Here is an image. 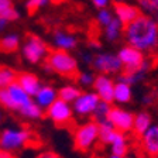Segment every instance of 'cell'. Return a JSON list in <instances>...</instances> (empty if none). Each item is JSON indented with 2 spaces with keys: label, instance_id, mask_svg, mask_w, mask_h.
<instances>
[{
  "label": "cell",
  "instance_id": "obj_13",
  "mask_svg": "<svg viewBox=\"0 0 158 158\" xmlns=\"http://www.w3.org/2000/svg\"><path fill=\"white\" fill-rule=\"evenodd\" d=\"M113 11H114V17L123 24V26H127L131 21H134L140 14V9L138 6H134V4H130L127 2H122V3H114L113 4Z\"/></svg>",
  "mask_w": 158,
  "mask_h": 158
},
{
  "label": "cell",
  "instance_id": "obj_11",
  "mask_svg": "<svg viewBox=\"0 0 158 158\" xmlns=\"http://www.w3.org/2000/svg\"><path fill=\"white\" fill-rule=\"evenodd\" d=\"M113 90H114V81L109 75L99 73L96 75L93 82V92L99 96L100 100L107 103L113 102Z\"/></svg>",
  "mask_w": 158,
  "mask_h": 158
},
{
  "label": "cell",
  "instance_id": "obj_37",
  "mask_svg": "<svg viewBox=\"0 0 158 158\" xmlns=\"http://www.w3.org/2000/svg\"><path fill=\"white\" fill-rule=\"evenodd\" d=\"M0 158H14V155L11 154V152H7L0 148Z\"/></svg>",
  "mask_w": 158,
  "mask_h": 158
},
{
  "label": "cell",
  "instance_id": "obj_32",
  "mask_svg": "<svg viewBox=\"0 0 158 158\" xmlns=\"http://www.w3.org/2000/svg\"><path fill=\"white\" fill-rule=\"evenodd\" d=\"M49 3H51L49 0H26V9L30 14H33L38 11L40 9L48 6Z\"/></svg>",
  "mask_w": 158,
  "mask_h": 158
},
{
  "label": "cell",
  "instance_id": "obj_9",
  "mask_svg": "<svg viewBox=\"0 0 158 158\" xmlns=\"http://www.w3.org/2000/svg\"><path fill=\"white\" fill-rule=\"evenodd\" d=\"M99 102L100 99L95 92H82L72 103L73 114L78 117H90Z\"/></svg>",
  "mask_w": 158,
  "mask_h": 158
},
{
  "label": "cell",
  "instance_id": "obj_17",
  "mask_svg": "<svg viewBox=\"0 0 158 158\" xmlns=\"http://www.w3.org/2000/svg\"><path fill=\"white\" fill-rule=\"evenodd\" d=\"M16 82L19 83V85L24 89V92H26L27 95H30L31 98L35 96V93L38 92V89L41 88V85H43L38 76H37L35 73H31V72L17 73Z\"/></svg>",
  "mask_w": 158,
  "mask_h": 158
},
{
  "label": "cell",
  "instance_id": "obj_3",
  "mask_svg": "<svg viewBox=\"0 0 158 158\" xmlns=\"http://www.w3.org/2000/svg\"><path fill=\"white\" fill-rule=\"evenodd\" d=\"M45 62L51 68L52 73H58L65 78H76L79 72L78 59L68 51H62V49L49 51Z\"/></svg>",
  "mask_w": 158,
  "mask_h": 158
},
{
  "label": "cell",
  "instance_id": "obj_26",
  "mask_svg": "<svg viewBox=\"0 0 158 158\" xmlns=\"http://www.w3.org/2000/svg\"><path fill=\"white\" fill-rule=\"evenodd\" d=\"M17 78V72L13 68H9L6 65H0V89L9 86L13 83Z\"/></svg>",
  "mask_w": 158,
  "mask_h": 158
},
{
  "label": "cell",
  "instance_id": "obj_2",
  "mask_svg": "<svg viewBox=\"0 0 158 158\" xmlns=\"http://www.w3.org/2000/svg\"><path fill=\"white\" fill-rule=\"evenodd\" d=\"M34 138V133L27 127H4L0 130V148L7 152L23 150Z\"/></svg>",
  "mask_w": 158,
  "mask_h": 158
},
{
  "label": "cell",
  "instance_id": "obj_24",
  "mask_svg": "<svg viewBox=\"0 0 158 158\" xmlns=\"http://www.w3.org/2000/svg\"><path fill=\"white\" fill-rule=\"evenodd\" d=\"M152 124V117L151 114L145 110L138 112L137 114H134V123H133V131L137 135H141L145 130H148V127Z\"/></svg>",
  "mask_w": 158,
  "mask_h": 158
},
{
  "label": "cell",
  "instance_id": "obj_36",
  "mask_svg": "<svg viewBox=\"0 0 158 158\" xmlns=\"http://www.w3.org/2000/svg\"><path fill=\"white\" fill-rule=\"evenodd\" d=\"M35 158H62V157H59L58 154H55L52 151H43V152H40Z\"/></svg>",
  "mask_w": 158,
  "mask_h": 158
},
{
  "label": "cell",
  "instance_id": "obj_4",
  "mask_svg": "<svg viewBox=\"0 0 158 158\" xmlns=\"http://www.w3.org/2000/svg\"><path fill=\"white\" fill-rule=\"evenodd\" d=\"M73 145L78 151H90L99 143V124L95 120H89L73 130Z\"/></svg>",
  "mask_w": 158,
  "mask_h": 158
},
{
  "label": "cell",
  "instance_id": "obj_14",
  "mask_svg": "<svg viewBox=\"0 0 158 158\" xmlns=\"http://www.w3.org/2000/svg\"><path fill=\"white\" fill-rule=\"evenodd\" d=\"M52 45L55 47V49H62V51L71 52L72 49L78 47V37L64 30H55L52 34Z\"/></svg>",
  "mask_w": 158,
  "mask_h": 158
},
{
  "label": "cell",
  "instance_id": "obj_33",
  "mask_svg": "<svg viewBox=\"0 0 158 158\" xmlns=\"http://www.w3.org/2000/svg\"><path fill=\"white\" fill-rule=\"evenodd\" d=\"M93 58H95V54H93L92 51H82V52H81V61H82L86 66H92Z\"/></svg>",
  "mask_w": 158,
  "mask_h": 158
},
{
  "label": "cell",
  "instance_id": "obj_21",
  "mask_svg": "<svg viewBox=\"0 0 158 158\" xmlns=\"http://www.w3.org/2000/svg\"><path fill=\"white\" fill-rule=\"evenodd\" d=\"M21 47V37L17 33H7L0 37V51L7 54L16 52Z\"/></svg>",
  "mask_w": 158,
  "mask_h": 158
},
{
  "label": "cell",
  "instance_id": "obj_8",
  "mask_svg": "<svg viewBox=\"0 0 158 158\" xmlns=\"http://www.w3.org/2000/svg\"><path fill=\"white\" fill-rule=\"evenodd\" d=\"M45 114L54 124L66 126L72 122V118H73L72 105L64 102L61 99H56L55 102L45 110Z\"/></svg>",
  "mask_w": 158,
  "mask_h": 158
},
{
  "label": "cell",
  "instance_id": "obj_44",
  "mask_svg": "<svg viewBox=\"0 0 158 158\" xmlns=\"http://www.w3.org/2000/svg\"><path fill=\"white\" fill-rule=\"evenodd\" d=\"M114 3H122V2H127V0H113Z\"/></svg>",
  "mask_w": 158,
  "mask_h": 158
},
{
  "label": "cell",
  "instance_id": "obj_41",
  "mask_svg": "<svg viewBox=\"0 0 158 158\" xmlns=\"http://www.w3.org/2000/svg\"><path fill=\"white\" fill-rule=\"evenodd\" d=\"M89 47H90V48H92V47L93 48H99L100 45H99V43H95V41L92 43V41H90V43H89Z\"/></svg>",
  "mask_w": 158,
  "mask_h": 158
},
{
  "label": "cell",
  "instance_id": "obj_12",
  "mask_svg": "<svg viewBox=\"0 0 158 158\" xmlns=\"http://www.w3.org/2000/svg\"><path fill=\"white\" fill-rule=\"evenodd\" d=\"M140 143H141L143 151L152 158L158 157V124L152 123L148 130H145L140 135Z\"/></svg>",
  "mask_w": 158,
  "mask_h": 158
},
{
  "label": "cell",
  "instance_id": "obj_10",
  "mask_svg": "<svg viewBox=\"0 0 158 158\" xmlns=\"http://www.w3.org/2000/svg\"><path fill=\"white\" fill-rule=\"evenodd\" d=\"M107 120L113 124V127L120 133H130L133 131V123H134V114L122 107L110 109Z\"/></svg>",
  "mask_w": 158,
  "mask_h": 158
},
{
  "label": "cell",
  "instance_id": "obj_19",
  "mask_svg": "<svg viewBox=\"0 0 158 158\" xmlns=\"http://www.w3.org/2000/svg\"><path fill=\"white\" fill-rule=\"evenodd\" d=\"M133 98V89L128 83L124 82H114V90H113V102L118 103V105H126L130 103Z\"/></svg>",
  "mask_w": 158,
  "mask_h": 158
},
{
  "label": "cell",
  "instance_id": "obj_39",
  "mask_svg": "<svg viewBox=\"0 0 158 158\" xmlns=\"http://www.w3.org/2000/svg\"><path fill=\"white\" fill-rule=\"evenodd\" d=\"M52 4H62V3H65L66 0H49Z\"/></svg>",
  "mask_w": 158,
  "mask_h": 158
},
{
  "label": "cell",
  "instance_id": "obj_16",
  "mask_svg": "<svg viewBox=\"0 0 158 158\" xmlns=\"http://www.w3.org/2000/svg\"><path fill=\"white\" fill-rule=\"evenodd\" d=\"M6 92L7 96L10 99V103H11V107H13V112H17L21 106H24L27 102L31 100V96L27 95L24 92V89L19 85V83L14 81L13 83H10L9 86H6Z\"/></svg>",
  "mask_w": 158,
  "mask_h": 158
},
{
  "label": "cell",
  "instance_id": "obj_1",
  "mask_svg": "<svg viewBox=\"0 0 158 158\" xmlns=\"http://www.w3.org/2000/svg\"><path fill=\"white\" fill-rule=\"evenodd\" d=\"M123 35L127 45L141 52H152L158 48V23L151 16L141 13L134 21L124 26Z\"/></svg>",
  "mask_w": 158,
  "mask_h": 158
},
{
  "label": "cell",
  "instance_id": "obj_6",
  "mask_svg": "<svg viewBox=\"0 0 158 158\" xmlns=\"http://www.w3.org/2000/svg\"><path fill=\"white\" fill-rule=\"evenodd\" d=\"M118 61L122 64V72H135L145 61L144 52L130 45H124L117 51Z\"/></svg>",
  "mask_w": 158,
  "mask_h": 158
},
{
  "label": "cell",
  "instance_id": "obj_38",
  "mask_svg": "<svg viewBox=\"0 0 158 158\" xmlns=\"http://www.w3.org/2000/svg\"><path fill=\"white\" fill-rule=\"evenodd\" d=\"M7 26H9V23H7L6 20H3V19H0V33H3L4 30L7 28Z\"/></svg>",
  "mask_w": 158,
  "mask_h": 158
},
{
  "label": "cell",
  "instance_id": "obj_29",
  "mask_svg": "<svg viewBox=\"0 0 158 158\" xmlns=\"http://www.w3.org/2000/svg\"><path fill=\"white\" fill-rule=\"evenodd\" d=\"M137 6L143 14L152 16L158 11V0H138Z\"/></svg>",
  "mask_w": 158,
  "mask_h": 158
},
{
  "label": "cell",
  "instance_id": "obj_30",
  "mask_svg": "<svg viewBox=\"0 0 158 158\" xmlns=\"http://www.w3.org/2000/svg\"><path fill=\"white\" fill-rule=\"evenodd\" d=\"M96 75L92 72V71H81L76 75V82L79 83L83 88H89V86H93V82H95Z\"/></svg>",
  "mask_w": 158,
  "mask_h": 158
},
{
  "label": "cell",
  "instance_id": "obj_42",
  "mask_svg": "<svg viewBox=\"0 0 158 158\" xmlns=\"http://www.w3.org/2000/svg\"><path fill=\"white\" fill-rule=\"evenodd\" d=\"M3 118H4V113H3V110L0 109V124L3 123Z\"/></svg>",
  "mask_w": 158,
  "mask_h": 158
},
{
  "label": "cell",
  "instance_id": "obj_40",
  "mask_svg": "<svg viewBox=\"0 0 158 158\" xmlns=\"http://www.w3.org/2000/svg\"><path fill=\"white\" fill-rule=\"evenodd\" d=\"M107 158H128L127 155H114V154H110Z\"/></svg>",
  "mask_w": 158,
  "mask_h": 158
},
{
  "label": "cell",
  "instance_id": "obj_5",
  "mask_svg": "<svg viewBox=\"0 0 158 158\" xmlns=\"http://www.w3.org/2000/svg\"><path fill=\"white\" fill-rule=\"evenodd\" d=\"M20 48H21L23 58L28 64H33V65L44 62L49 54V48L47 45V43L35 34H28L24 38Z\"/></svg>",
  "mask_w": 158,
  "mask_h": 158
},
{
  "label": "cell",
  "instance_id": "obj_18",
  "mask_svg": "<svg viewBox=\"0 0 158 158\" xmlns=\"http://www.w3.org/2000/svg\"><path fill=\"white\" fill-rule=\"evenodd\" d=\"M98 124H99V143L100 144L112 145L118 138V135L122 134L113 127V124L109 120H103V122L98 123Z\"/></svg>",
  "mask_w": 158,
  "mask_h": 158
},
{
  "label": "cell",
  "instance_id": "obj_35",
  "mask_svg": "<svg viewBox=\"0 0 158 158\" xmlns=\"http://www.w3.org/2000/svg\"><path fill=\"white\" fill-rule=\"evenodd\" d=\"M154 102H155V98H154V95H152V93H145V95H143L141 103L144 106H150V105H152Z\"/></svg>",
  "mask_w": 158,
  "mask_h": 158
},
{
  "label": "cell",
  "instance_id": "obj_28",
  "mask_svg": "<svg viewBox=\"0 0 158 158\" xmlns=\"http://www.w3.org/2000/svg\"><path fill=\"white\" fill-rule=\"evenodd\" d=\"M110 109H112V103H107V102L100 100V102L98 103V106H96L93 114H92L93 120H95L96 123H100V122H103V120H107V116H109Z\"/></svg>",
  "mask_w": 158,
  "mask_h": 158
},
{
  "label": "cell",
  "instance_id": "obj_34",
  "mask_svg": "<svg viewBox=\"0 0 158 158\" xmlns=\"http://www.w3.org/2000/svg\"><path fill=\"white\" fill-rule=\"evenodd\" d=\"M92 2V4L96 7L98 10L100 9H107L109 6H110V3H112V0H90Z\"/></svg>",
  "mask_w": 158,
  "mask_h": 158
},
{
  "label": "cell",
  "instance_id": "obj_7",
  "mask_svg": "<svg viewBox=\"0 0 158 158\" xmlns=\"http://www.w3.org/2000/svg\"><path fill=\"white\" fill-rule=\"evenodd\" d=\"M92 68L96 72L103 75H114L122 72V64L118 61L117 54L114 52H98L95 54Z\"/></svg>",
  "mask_w": 158,
  "mask_h": 158
},
{
  "label": "cell",
  "instance_id": "obj_23",
  "mask_svg": "<svg viewBox=\"0 0 158 158\" xmlns=\"http://www.w3.org/2000/svg\"><path fill=\"white\" fill-rule=\"evenodd\" d=\"M123 28H124V26L114 17L107 26L103 27V37H105V40L109 41V43H114V41H117L122 37Z\"/></svg>",
  "mask_w": 158,
  "mask_h": 158
},
{
  "label": "cell",
  "instance_id": "obj_43",
  "mask_svg": "<svg viewBox=\"0 0 158 158\" xmlns=\"http://www.w3.org/2000/svg\"><path fill=\"white\" fill-rule=\"evenodd\" d=\"M152 19H154L155 20V21H157V23H158V11H157V13H154V14H152Z\"/></svg>",
  "mask_w": 158,
  "mask_h": 158
},
{
  "label": "cell",
  "instance_id": "obj_27",
  "mask_svg": "<svg viewBox=\"0 0 158 158\" xmlns=\"http://www.w3.org/2000/svg\"><path fill=\"white\" fill-rule=\"evenodd\" d=\"M110 154H114V155H127L128 152V143H127V138H126L124 133L118 135V138L110 145Z\"/></svg>",
  "mask_w": 158,
  "mask_h": 158
},
{
  "label": "cell",
  "instance_id": "obj_15",
  "mask_svg": "<svg viewBox=\"0 0 158 158\" xmlns=\"http://www.w3.org/2000/svg\"><path fill=\"white\" fill-rule=\"evenodd\" d=\"M56 99H58V89H55L52 85L43 83L41 88L38 89V92L35 93V96L33 98V100L45 112Z\"/></svg>",
  "mask_w": 158,
  "mask_h": 158
},
{
  "label": "cell",
  "instance_id": "obj_22",
  "mask_svg": "<svg viewBox=\"0 0 158 158\" xmlns=\"http://www.w3.org/2000/svg\"><path fill=\"white\" fill-rule=\"evenodd\" d=\"M0 19L6 20L7 23H14L20 19V11L13 0H0Z\"/></svg>",
  "mask_w": 158,
  "mask_h": 158
},
{
  "label": "cell",
  "instance_id": "obj_31",
  "mask_svg": "<svg viewBox=\"0 0 158 158\" xmlns=\"http://www.w3.org/2000/svg\"><path fill=\"white\" fill-rule=\"evenodd\" d=\"M114 19V14H113V10L107 9H100L98 10V14H96V21L100 27H106L112 20Z\"/></svg>",
  "mask_w": 158,
  "mask_h": 158
},
{
  "label": "cell",
  "instance_id": "obj_25",
  "mask_svg": "<svg viewBox=\"0 0 158 158\" xmlns=\"http://www.w3.org/2000/svg\"><path fill=\"white\" fill-rule=\"evenodd\" d=\"M81 93H82V90H81L79 86L72 85V83H68V85H64L58 89V99H61L64 102L72 105Z\"/></svg>",
  "mask_w": 158,
  "mask_h": 158
},
{
  "label": "cell",
  "instance_id": "obj_20",
  "mask_svg": "<svg viewBox=\"0 0 158 158\" xmlns=\"http://www.w3.org/2000/svg\"><path fill=\"white\" fill-rule=\"evenodd\" d=\"M44 113L45 112H44L43 109L34 102L33 99L17 110V114L21 116V117L26 118V120H31V122H34V120H40V118L44 116Z\"/></svg>",
  "mask_w": 158,
  "mask_h": 158
}]
</instances>
